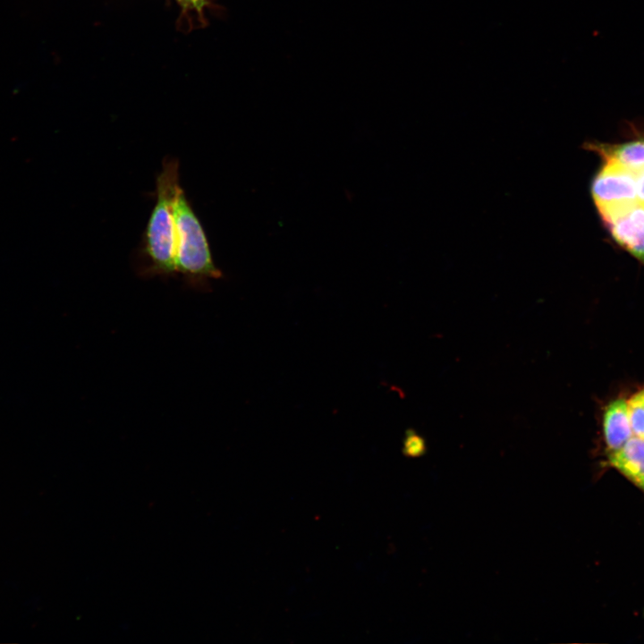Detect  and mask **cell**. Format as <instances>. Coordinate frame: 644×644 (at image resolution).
Instances as JSON below:
<instances>
[{"label":"cell","instance_id":"obj_9","mask_svg":"<svg viewBox=\"0 0 644 644\" xmlns=\"http://www.w3.org/2000/svg\"><path fill=\"white\" fill-rule=\"evenodd\" d=\"M425 450V444L420 436L413 430L406 432L403 442V452L408 456H419Z\"/></svg>","mask_w":644,"mask_h":644},{"label":"cell","instance_id":"obj_2","mask_svg":"<svg viewBox=\"0 0 644 644\" xmlns=\"http://www.w3.org/2000/svg\"><path fill=\"white\" fill-rule=\"evenodd\" d=\"M174 263L177 275L193 289L208 291L210 279L223 277L213 261L204 228L181 186L174 201Z\"/></svg>","mask_w":644,"mask_h":644},{"label":"cell","instance_id":"obj_1","mask_svg":"<svg viewBox=\"0 0 644 644\" xmlns=\"http://www.w3.org/2000/svg\"><path fill=\"white\" fill-rule=\"evenodd\" d=\"M179 183V161L165 157L156 181V203L138 251V274L144 278L177 275L174 263V201Z\"/></svg>","mask_w":644,"mask_h":644},{"label":"cell","instance_id":"obj_10","mask_svg":"<svg viewBox=\"0 0 644 644\" xmlns=\"http://www.w3.org/2000/svg\"><path fill=\"white\" fill-rule=\"evenodd\" d=\"M638 202L644 207V170L636 174Z\"/></svg>","mask_w":644,"mask_h":644},{"label":"cell","instance_id":"obj_5","mask_svg":"<svg viewBox=\"0 0 644 644\" xmlns=\"http://www.w3.org/2000/svg\"><path fill=\"white\" fill-rule=\"evenodd\" d=\"M604 437L610 453L622 448L633 436L627 401L611 402L603 414Z\"/></svg>","mask_w":644,"mask_h":644},{"label":"cell","instance_id":"obj_6","mask_svg":"<svg viewBox=\"0 0 644 644\" xmlns=\"http://www.w3.org/2000/svg\"><path fill=\"white\" fill-rule=\"evenodd\" d=\"M609 462L644 491V439L632 436L622 448L609 453Z\"/></svg>","mask_w":644,"mask_h":644},{"label":"cell","instance_id":"obj_8","mask_svg":"<svg viewBox=\"0 0 644 644\" xmlns=\"http://www.w3.org/2000/svg\"><path fill=\"white\" fill-rule=\"evenodd\" d=\"M633 436L644 439V389L627 401Z\"/></svg>","mask_w":644,"mask_h":644},{"label":"cell","instance_id":"obj_11","mask_svg":"<svg viewBox=\"0 0 644 644\" xmlns=\"http://www.w3.org/2000/svg\"><path fill=\"white\" fill-rule=\"evenodd\" d=\"M182 4L194 8L198 11L201 10L206 3V0H178Z\"/></svg>","mask_w":644,"mask_h":644},{"label":"cell","instance_id":"obj_4","mask_svg":"<svg viewBox=\"0 0 644 644\" xmlns=\"http://www.w3.org/2000/svg\"><path fill=\"white\" fill-rule=\"evenodd\" d=\"M604 223L616 242L644 263V207L638 202Z\"/></svg>","mask_w":644,"mask_h":644},{"label":"cell","instance_id":"obj_7","mask_svg":"<svg viewBox=\"0 0 644 644\" xmlns=\"http://www.w3.org/2000/svg\"><path fill=\"white\" fill-rule=\"evenodd\" d=\"M590 150L597 152L604 161H611L637 174L644 170V140L620 145L589 143Z\"/></svg>","mask_w":644,"mask_h":644},{"label":"cell","instance_id":"obj_3","mask_svg":"<svg viewBox=\"0 0 644 644\" xmlns=\"http://www.w3.org/2000/svg\"><path fill=\"white\" fill-rule=\"evenodd\" d=\"M591 195L603 221L638 203L636 174L605 161L593 179Z\"/></svg>","mask_w":644,"mask_h":644}]
</instances>
